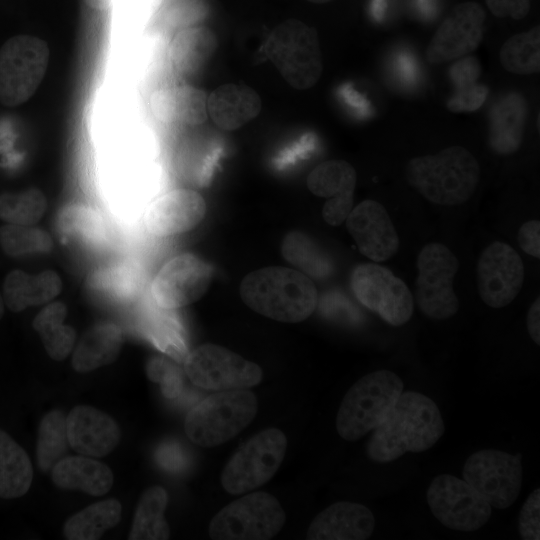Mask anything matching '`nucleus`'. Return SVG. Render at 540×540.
Instances as JSON below:
<instances>
[{
  "label": "nucleus",
  "mask_w": 540,
  "mask_h": 540,
  "mask_svg": "<svg viewBox=\"0 0 540 540\" xmlns=\"http://www.w3.org/2000/svg\"><path fill=\"white\" fill-rule=\"evenodd\" d=\"M444 429L435 402L421 393L407 391L373 429L366 454L375 462L387 463L406 452H423L441 438Z\"/></svg>",
  "instance_id": "f257e3e1"
},
{
  "label": "nucleus",
  "mask_w": 540,
  "mask_h": 540,
  "mask_svg": "<svg viewBox=\"0 0 540 540\" xmlns=\"http://www.w3.org/2000/svg\"><path fill=\"white\" fill-rule=\"evenodd\" d=\"M243 302L273 320L297 323L315 310L318 294L308 276L300 271L270 266L250 272L239 288Z\"/></svg>",
  "instance_id": "f03ea898"
},
{
  "label": "nucleus",
  "mask_w": 540,
  "mask_h": 540,
  "mask_svg": "<svg viewBox=\"0 0 540 540\" xmlns=\"http://www.w3.org/2000/svg\"><path fill=\"white\" fill-rule=\"evenodd\" d=\"M406 179L428 201L455 206L473 195L480 179V167L466 148L451 146L433 155L411 159L406 166Z\"/></svg>",
  "instance_id": "7ed1b4c3"
},
{
  "label": "nucleus",
  "mask_w": 540,
  "mask_h": 540,
  "mask_svg": "<svg viewBox=\"0 0 540 540\" xmlns=\"http://www.w3.org/2000/svg\"><path fill=\"white\" fill-rule=\"evenodd\" d=\"M257 408V398L249 389L217 391L187 413L184 429L196 445L215 447L248 426Z\"/></svg>",
  "instance_id": "20e7f679"
},
{
  "label": "nucleus",
  "mask_w": 540,
  "mask_h": 540,
  "mask_svg": "<svg viewBox=\"0 0 540 540\" xmlns=\"http://www.w3.org/2000/svg\"><path fill=\"white\" fill-rule=\"evenodd\" d=\"M403 391V382L389 370L360 378L345 394L336 416L338 434L355 441L378 426Z\"/></svg>",
  "instance_id": "39448f33"
},
{
  "label": "nucleus",
  "mask_w": 540,
  "mask_h": 540,
  "mask_svg": "<svg viewBox=\"0 0 540 540\" xmlns=\"http://www.w3.org/2000/svg\"><path fill=\"white\" fill-rule=\"evenodd\" d=\"M261 52L294 88L314 86L322 73V56L316 30L299 20H286L264 41Z\"/></svg>",
  "instance_id": "423d86ee"
},
{
  "label": "nucleus",
  "mask_w": 540,
  "mask_h": 540,
  "mask_svg": "<svg viewBox=\"0 0 540 540\" xmlns=\"http://www.w3.org/2000/svg\"><path fill=\"white\" fill-rule=\"evenodd\" d=\"M50 59L41 38L18 34L0 47V103L17 107L27 102L42 83Z\"/></svg>",
  "instance_id": "0eeeda50"
},
{
  "label": "nucleus",
  "mask_w": 540,
  "mask_h": 540,
  "mask_svg": "<svg viewBox=\"0 0 540 540\" xmlns=\"http://www.w3.org/2000/svg\"><path fill=\"white\" fill-rule=\"evenodd\" d=\"M285 520L279 501L258 491L223 507L211 520L208 534L219 540H267L278 534Z\"/></svg>",
  "instance_id": "6e6552de"
},
{
  "label": "nucleus",
  "mask_w": 540,
  "mask_h": 540,
  "mask_svg": "<svg viewBox=\"0 0 540 540\" xmlns=\"http://www.w3.org/2000/svg\"><path fill=\"white\" fill-rule=\"evenodd\" d=\"M287 450L285 434L267 428L243 443L226 463L221 484L225 491L240 495L269 481L280 467Z\"/></svg>",
  "instance_id": "1a4fd4ad"
},
{
  "label": "nucleus",
  "mask_w": 540,
  "mask_h": 540,
  "mask_svg": "<svg viewBox=\"0 0 540 540\" xmlns=\"http://www.w3.org/2000/svg\"><path fill=\"white\" fill-rule=\"evenodd\" d=\"M415 302L420 311L432 320H446L457 313L459 300L453 280L459 262L451 250L441 243L423 246L417 257Z\"/></svg>",
  "instance_id": "9d476101"
},
{
  "label": "nucleus",
  "mask_w": 540,
  "mask_h": 540,
  "mask_svg": "<svg viewBox=\"0 0 540 540\" xmlns=\"http://www.w3.org/2000/svg\"><path fill=\"white\" fill-rule=\"evenodd\" d=\"M184 371L194 385L213 391L249 389L263 379L259 365L210 343L197 347L186 356Z\"/></svg>",
  "instance_id": "9b49d317"
},
{
  "label": "nucleus",
  "mask_w": 540,
  "mask_h": 540,
  "mask_svg": "<svg viewBox=\"0 0 540 540\" xmlns=\"http://www.w3.org/2000/svg\"><path fill=\"white\" fill-rule=\"evenodd\" d=\"M350 286L362 305L390 325L401 326L413 314L414 298L408 286L385 266L357 265L351 272Z\"/></svg>",
  "instance_id": "f8f14e48"
},
{
  "label": "nucleus",
  "mask_w": 540,
  "mask_h": 540,
  "mask_svg": "<svg viewBox=\"0 0 540 540\" xmlns=\"http://www.w3.org/2000/svg\"><path fill=\"white\" fill-rule=\"evenodd\" d=\"M463 480L482 495L491 507L506 509L516 501L521 490V454L480 450L466 460Z\"/></svg>",
  "instance_id": "ddd939ff"
},
{
  "label": "nucleus",
  "mask_w": 540,
  "mask_h": 540,
  "mask_svg": "<svg viewBox=\"0 0 540 540\" xmlns=\"http://www.w3.org/2000/svg\"><path fill=\"white\" fill-rule=\"evenodd\" d=\"M426 497L432 514L452 530H478L491 516L489 502L465 480L449 474L435 477Z\"/></svg>",
  "instance_id": "4468645a"
},
{
  "label": "nucleus",
  "mask_w": 540,
  "mask_h": 540,
  "mask_svg": "<svg viewBox=\"0 0 540 540\" xmlns=\"http://www.w3.org/2000/svg\"><path fill=\"white\" fill-rule=\"evenodd\" d=\"M213 276L210 264L191 253L170 259L155 276L151 294L163 309H177L199 300Z\"/></svg>",
  "instance_id": "2eb2a0df"
},
{
  "label": "nucleus",
  "mask_w": 540,
  "mask_h": 540,
  "mask_svg": "<svg viewBox=\"0 0 540 540\" xmlns=\"http://www.w3.org/2000/svg\"><path fill=\"white\" fill-rule=\"evenodd\" d=\"M486 14L474 1L456 5L442 21L426 48L431 64H443L462 58L480 45Z\"/></svg>",
  "instance_id": "dca6fc26"
},
{
  "label": "nucleus",
  "mask_w": 540,
  "mask_h": 540,
  "mask_svg": "<svg viewBox=\"0 0 540 540\" xmlns=\"http://www.w3.org/2000/svg\"><path fill=\"white\" fill-rule=\"evenodd\" d=\"M524 265L510 245L495 241L480 254L477 264L478 291L485 304L502 308L510 304L521 290Z\"/></svg>",
  "instance_id": "f3484780"
},
{
  "label": "nucleus",
  "mask_w": 540,
  "mask_h": 540,
  "mask_svg": "<svg viewBox=\"0 0 540 540\" xmlns=\"http://www.w3.org/2000/svg\"><path fill=\"white\" fill-rule=\"evenodd\" d=\"M346 227L359 251L374 262L392 257L400 241L396 229L382 204L375 200H364L352 208Z\"/></svg>",
  "instance_id": "a211bd4d"
},
{
  "label": "nucleus",
  "mask_w": 540,
  "mask_h": 540,
  "mask_svg": "<svg viewBox=\"0 0 540 540\" xmlns=\"http://www.w3.org/2000/svg\"><path fill=\"white\" fill-rule=\"evenodd\" d=\"M206 203L190 189H175L153 201L144 222L154 236L167 237L191 230L204 218Z\"/></svg>",
  "instance_id": "6ab92c4d"
},
{
  "label": "nucleus",
  "mask_w": 540,
  "mask_h": 540,
  "mask_svg": "<svg viewBox=\"0 0 540 540\" xmlns=\"http://www.w3.org/2000/svg\"><path fill=\"white\" fill-rule=\"evenodd\" d=\"M66 422L69 446L84 456L104 457L116 448L121 438L115 420L92 406L74 407Z\"/></svg>",
  "instance_id": "aec40b11"
},
{
  "label": "nucleus",
  "mask_w": 540,
  "mask_h": 540,
  "mask_svg": "<svg viewBox=\"0 0 540 540\" xmlns=\"http://www.w3.org/2000/svg\"><path fill=\"white\" fill-rule=\"evenodd\" d=\"M375 528L373 513L360 503L340 501L321 511L311 522L309 540H365Z\"/></svg>",
  "instance_id": "412c9836"
},
{
  "label": "nucleus",
  "mask_w": 540,
  "mask_h": 540,
  "mask_svg": "<svg viewBox=\"0 0 540 540\" xmlns=\"http://www.w3.org/2000/svg\"><path fill=\"white\" fill-rule=\"evenodd\" d=\"M207 98L203 90L193 86L165 87L152 94L150 108L163 123L196 126L207 120Z\"/></svg>",
  "instance_id": "4be33fe9"
},
{
  "label": "nucleus",
  "mask_w": 540,
  "mask_h": 540,
  "mask_svg": "<svg viewBox=\"0 0 540 540\" xmlns=\"http://www.w3.org/2000/svg\"><path fill=\"white\" fill-rule=\"evenodd\" d=\"M207 109L219 128L235 130L259 114L261 100L256 91L249 86L225 84L208 96Z\"/></svg>",
  "instance_id": "5701e85b"
},
{
  "label": "nucleus",
  "mask_w": 540,
  "mask_h": 540,
  "mask_svg": "<svg viewBox=\"0 0 540 540\" xmlns=\"http://www.w3.org/2000/svg\"><path fill=\"white\" fill-rule=\"evenodd\" d=\"M54 484L67 490H81L102 496L112 487L114 476L104 463L89 456H65L51 469Z\"/></svg>",
  "instance_id": "b1692460"
},
{
  "label": "nucleus",
  "mask_w": 540,
  "mask_h": 540,
  "mask_svg": "<svg viewBox=\"0 0 540 540\" xmlns=\"http://www.w3.org/2000/svg\"><path fill=\"white\" fill-rule=\"evenodd\" d=\"M61 288V279L52 270L31 275L16 269L5 277L2 296L9 310L20 312L51 301L60 293Z\"/></svg>",
  "instance_id": "393cba45"
},
{
  "label": "nucleus",
  "mask_w": 540,
  "mask_h": 540,
  "mask_svg": "<svg viewBox=\"0 0 540 540\" xmlns=\"http://www.w3.org/2000/svg\"><path fill=\"white\" fill-rule=\"evenodd\" d=\"M124 341L121 328L112 322H98L79 340L72 356V367L87 373L113 363Z\"/></svg>",
  "instance_id": "a878e982"
},
{
  "label": "nucleus",
  "mask_w": 540,
  "mask_h": 540,
  "mask_svg": "<svg viewBox=\"0 0 540 540\" xmlns=\"http://www.w3.org/2000/svg\"><path fill=\"white\" fill-rule=\"evenodd\" d=\"M217 48L215 34L205 26L180 30L170 45L169 59L180 75L192 76L205 67Z\"/></svg>",
  "instance_id": "bb28decb"
},
{
  "label": "nucleus",
  "mask_w": 540,
  "mask_h": 540,
  "mask_svg": "<svg viewBox=\"0 0 540 540\" xmlns=\"http://www.w3.org/2000/svg\"><path fill=\"white\" fill-rule=\"evenodd\" d=\"M57 231L63 244L74 247L97 246L105 237V225L100 214L80 203L66 205L60 210Z\"/></svg>",
  "instance_id": "cd10ccee"
},
{
  "label": "nucleus",
  "mask_w": 540,
  "mask_h": 540,
  "mask_svg": "<svg viewBox=\"0 0 540 540\" xmlns=\"http://www.w3.org/2000/svg\"><path fill=\"white\" fill-rule=\"evenodd\" d=\"M33 480V467L26 451L0 429V498L26 494Z\"/></svg>",
  "instance_id": "c85d7f7f"
},
{
  "label": "nucleus",
  "mask_w": 540,
  "mask_h": 540,
  "mask_svg": "<svg viewBox=\"0 0 540 540\" xmlns=\"http://www.w3.org/2000/svg\"><path fill=\"white\" fill-rule=\"evenodd\" d=\"M168 494L164 487L147 488L138 502L129 540H164L170 536V528L164 517Z\"/></svg>",
  "instance_id": "c756f323"
},
{
  "label": "nucleus",
  "mask_w": 540,
  "mask_h": 540,
  "mask_svg": "<svg viewBox=\"0 0 540 540\" xmlns=\"http://www.w3.org/2000/svg\"><path fill=\"white\" fill-rule=\"evenodd\" d=\"M122 505L114 498L89 505L72 515L63 526L69 540H96L121 520Z\"/></svg>",
  "instance_id": "7c9ffc66"
},
{
  "label": "nucleus",
  "mask_w": 540,
  "mask_h": 540,
  "mask_svg": "<svg viewBox=\"0 0 540 540\" xmlns=\"http://www.w3.org/2000/svg\"><path fill=\"white\" fill-rule=\"evenodd\" d=\"M66 315V305L54 302L46 305L33 320V328L39 333L46 352L57 361L69 355L76 340L74 328L64 324Z\"/></svg>",
  "instance_id": "2f4dec72"
},
{
  "label": "nucleus",
  "mask_w": 540,
  "mask_h": 540,
  "mask_svg": "<svg viewBox=\"0 0 540 540\" xmlns=\"http://www.w3.org/2000/svg\"><path fill=\"white\" fill-rule=\"evenodd\" d=\"M524 111V101L516 95H511L494 109L489 143L495 152L507 155L520 148Z\"/></svg>",
  "instance_id": "473e14b6"
},
{
  "label": "nucleus",
  "mask_w": 540,
  "mask_h": 540,
  "mask_svg": "<svg viewBox=\"0 0 540 540\" xmlns=\"http://www.w3.org/2000/svg\"><path fill=\"white\" fill-rule=\"evenodd\" d=\"M69 446L66 415L60 410L46 413L39 425L36 460L42 472L50 471L53 466L65 457Z\"/></svg>",
  "instance_id": "72a5a7b5"
},
{
  "label": "nucleus",
  "mask_w": 540,
  "mask_h": 540,
  "mask_svg": "<svg viewBox=\"0 0 540 540\" xmlns=\"http://www.w3.org/2000/svg\"><path fill=\"white\" fill-rule=\"evenodd\" d=\"M502 67L514 74L530 75L540 71V27L515 34L502 45Z\"/></svg>",
  "instance_id": "f704fd0d"
},
{
  "label": "nucleus",
  "mask_w": 540,
  "mask_h": 540,
  "mask_svg": "<svg viewBox=\"0 0 540 540\" xmlns=\"http://www.w3.org/2000/svg\"><path fill=\"white\" fill-rule=\"evenodd\" d=\"M356 180V171L350 163L329 160L309 173L307 186L314 195L329 199L354 194Z\"/></svg>",
  "instance_id": "c9c22d12"
},
{
  "label": "nucleus",
  "mask_w": 540,
  "mask_h": 540,
  "mask_svg": "<svg viewBox=\"0 0 540 540\" xmlns=\"http://www.w3.org/2000/svg\"><path fill=\"white\" fill-rule=\"evenodd\" d=\"M281 252L288 262L314 278H325L332 272L328 256L303 232H289L282 241Z\"/></svg>",
  "instance_id": "e433bc0d"
},
{
  "label": "nucleus",
  "mask_w": 540,
  "mask_h": 540,
  "mask_svg": "<svg viewBox=\"0 0 540 540\" xmlns=\"http://www.w3.org/2000/svg\"><path fill=\"white\" fill-rule=\"evenodd\" d=\"M47 208L45 195L38 188L0 194V219L17 225H34Z\"/></svg>",
  "instance_id": "4c0bfd02"
},
{
  "label": "nucleus",
  "mask_w": 540,
  "mask_h": 540,
  "mask_svg": "<svg viewBox=\"0 0 540 540\" xmlns=\"http://www.w3.org/2000/svg\"><path fill=\"white\" fill-rule=\"evenodd\" d=\"M0 246L11 257L48 253L52 249L49 234L34 225L5 224L0 227Z\"/></svg>",
  "instance_id": "58836bf2"
},
{
  "label": "nucleus",
  "mask_w": 540,
  "mask_h": 540,
  "mask_svg": "<svg viewBox=\"0 0 540 540\" xmlns=\"http://www.w3.org/2000/svg\"><path fill=\"white\" fill-rule=\"evenodd\" d=\"M147 377L161 385L162 393L167 398L176 397L182 389L181 370L170 360L162 356H153L146 363Z\"/></svg>",
  "instance_id": "ea45409f"
},
{
  "label": "nucleus",
  "mask_w": 540,
  "mask_h": 540,
  "mask_svg": "<svg viewBox=\"0 0 540 540\" xmlns=\"http://www.w3.org/2000/svg\"><path fill=\"white\" fill-rule=\"evenodd\" d=\"M317 147V137L311 132L304 133L281 149L273 159L277 170H285L308 158Z\"/></svg>",
  "instance_id": "a19ab883"
},
{
  "label": "nucleus",
  "mask_w": 540,
  "mask_h": 540,
  "mask_svg": "<svg viewBox=\"0 0 540 540\" xmlns=\"http://www.w3.org/2000/svg\"><path fill=\"white\" fill-rule=\"evenodd\" d=\"M223 154L224 146L218 139H213L200 151L193 172L194 180L198 185L207 186L211 183Z\"/></svg>",
  "instance_id": "79ce46f5"
},
{
  "label": "nucleus",
  "mask_w": 540,
  "mask_h": 540,
  "mask_svg": "<svg viewBox=\"0 0 540 540\" xmlns=\"http://www.w3.org/2000/svg\"><path fill=\"white\" fill-rule=\"evenodd\" d=\"M488 91L486 85L477 82L456 89L455 93L447 101V108L454 113L476 111L486 101Z\"/></svg>",
  "instance_id": "37998d69"
},
{
  "label": "nucleus",
  "mask_w": 540,
  "mask_h": 540,
  "mask_svg": "<svg viewBox=\"0 0 540 540\" xmlns=\"http://www.w3.org/2000/svg\"><path fill=\"white\" fill-rule=\"evenodd\" d=\"M540 489L537 488L528 496L523 504L518 522V529L522 539L538 540L539 537V514H540Z\"/></svg>",
  "instance_id": "c03bdc74"
},
{
  "label": "nucleus",
  "mask_w": 540,
  "mask_h": 540,
  "mask_svg": "<svg viewBox=\"0 0 540 540\" xmlns=\"http://www.w3.org/2000/svg\"><path fill=\"white\" fill-rule=\"evenodd\" d=\"M155 343L168 355L180 361L186 358V347L178 329L170 322H162L153 331Z\"/></svg>",
  "instance_id": "a18cd8bd"
},
{
  "label": "nucleus",
  "mask_w": 540,
  "mask_h": 540,
  "mask_svg": "<svg viewBox=\"0 0 540 540\" xmlns=\"http://www.w3.org/2000/svg\"><path fill=\"white\" fill-rule=\"evenodd\" d=\"M480 74V64L474 56L457 59L449 69L450 79L453 81L456 89L476 83Z\"/></svg>",
  "instance_id": "49530a36"
},
{
  "label": "nucleus",
  "mask_w": 540,
  "mask_h": 540,
  "mask_svg": "<svg viewBox=\"0 0 540 540\" xmlns=\"http://www.w3.org/2000/svg\"><path fill=\"white\" fill-rule=\"evenodd\" d=\"M354 194L329 198L322 208V217L331 226L344 222L352 210Z\"/></svg>",
  "instance_id": "de8ad7c7"
},
{
  "label": "nucleus",
  "mask_w": 540,
  "mask_h": 540,
  "mask_svg": "<svg viewBox=\"0 0 540 540\" xmlns=\"http://www.w3.org/2000/svg\"><path fill=\"white\" fill-rule=\"evenodd\" d=\"M490 12L498 17H511L521 20L530 10V0H485Z\"/></svg>",
  "instance_id": "09e8293b"
},
{
  "label": "nucleus",
  "mask_w": 540,
  "mask_h": 540,
  "mask_svg": "<svg viewBox=\"0 0 540 540\" xmlns=\"http://www.w3.org/2000/svg\"><path fill=\"white\" fill-rule=\"evenodd\" d=\"M521 249L535 258H540V222L530 220L523 223L518 231Z\"/></svg>",
  "instance_id": "8fccbe9b"
},
{
  "label": "nucleus",
  "mask_w": 540,
  "mask_h": 540,
  "mask_svg": "<svg viewBox=\"0 0 540 540\" xmlns=\"http://www.w3.org/2000/svg\"><path fill=\"white\" fill-rule=\"evenodd\" d=\"M342 102L359 118H365L370 113L368 100L351 83H343L337 91Z\"/></svg>",
  "instance_id": "3c124183"
},
{
  "label": "nucleus",
  "mask_w": 540,
  "mask_h": 540,
  "mask_svg": "<svg viewBox=\"0 0 540 540\" xmlns=\"http://www.w3.org/2000/svg\"><path fill=\"white\" fill-rule=\"evenodd\" d=\"M527 330L532 340L540 344V299L539 297L531 304L527 313Z\"/></svg>",
  "instance_id": "603ef678"
},
{
  "label": "nucleus",
  "mask_w": 540,
  "mask_h": 540,
  "mask_svg": "<svg viewBox=\"0 0 540 540\" xmlns=\"http://www.w3.org/2000/svg\"><path fill=\"white\" fill-rule=\"evenodd\" d=\"M399 69L405 78H414L416 70L414 68V62L407 58V57H401L398 61Z\"/></svg>",
  "instance_id": "864d4df0"
},
{
  "label": "nucleus",
  "mask_w": 540,
  "mask_h": 540,
  "mask_svg": "<svg viewBox=\"0 0 540 540\" xmlns=\"http://www.w3.org/2000/svg\"><path fill=\"white\" fill-rule=\"evenodd\" d=\"M385 10V0H372L370 11L374 19L380 21L383 18Z\"/></svg>",
  "instance_id": "5fc2aeb1"
},
{
  "label": "nucleus",
  "mask_w": 540,
  "mask_h": 540,
  "mask_svg": "<svg viewBox=\"0 0 540 540\" xmlns=\"http://www.w3.org/2000/svg\"><path fill=\"white\" fill-rule=\"evenodd\" d=\"M89 7L95 10H106L108 9L113 0H83Z\"/></svg>",
  "instance_id": "6e6d98bb"
},
{
  "label": "nucleus",
  "mask_w": 540,
  "mask_h": 540,
  "mask_svg": "<svg viewBox=\"0 0 540 540\" xmlns=\"http://www.w3.org/2000/svg\"><path fill=\"white\" fill-rule=\"evenodd\" d=\"M3 315H4V300H3L2 294L0 293V319L3 317Z\"/></svg>",
  "instance_id": "4d7b16f0"
},
{
  "label": "nucleus",
  "mask_w": 540,
  "mask_h": 540,
  "mask_svg": "<svg viewBox=\"0 0 540 540\" xmlns=\"http://www.w3.org/2000/svg\"><path fill=\"white\" fill-rule=\"evenodd\" d=\"M307 1L312 2V3H316V4H323V3L331 2L333 0H307Z\"/></svg>",
  "instance_id": "13d9d810"
}]
</instances>
